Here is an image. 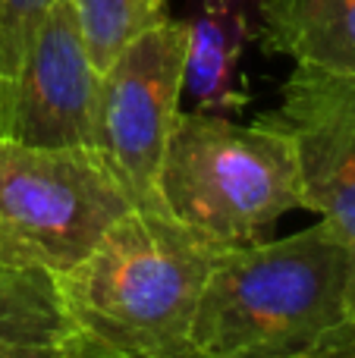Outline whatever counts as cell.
Masks as SVG:
<instances>
[{
	"label": "cell",
	"instance_id": "obj_14",
	"mask_svg": "<svg viewBox=\"0 0 355 358\" xmlns=\"http://www.w3.org/2000/svg\"><path fill=\"white\" fill-rule=\"evenodd\" d=\"M161 358H208V355L195 352L192 346H182V349H176V352H167ZM296 358H355V327L343 330V334H340L337 340H331L327 346L314 349V352H308V355H296Z\"/></svg>",
	"mask_w": 355,
	"mask_h": 358
},
{
	"label": "cell",
	"instance_id": "obj_15",
	"mask_svg": "<svg viewBox=\"0 0 355 358\" xmlns=\"http://www.w3.org/2000/svg\"><path fill=\"white\" fill-rule=\"evenodd\" d=\"M142 3V10L148 13L151 19H164L167 16V10H164V0H138Z\"/></svg>",
	"mask_w": 355,
	"mask_h": 358
},
{
	"label": "cell",
	"instance_id": "obj_5",
	"mask_svg": "<svg viewBox=\"0 0 355 358\" xmlns=\"http://www.w3.org/2000/svg\"><path fill=\"white\" fill-rule=\"evenodd\" d=\"M186 60V22L164 16L138 31L98 79L94 148L142 208H161L157 173L173 120L182 110Z\"/></svg>",
	"mask_w": 355,
	"mask_h": 358
},
{
	"label": "cell",
	"instance_id": "obj_3",
	"mask_svg": "<svg viewBox=\"0 0 355 358\" xmlns=\"http://www.w3.org/2000/svg\"><path fill=\"white\" fill-rule=\"evenodd\" d=\"M157 201L189 229L224 245L261 239L302 208L293 145L270 123L180 110L157 173Z\"/></svg>",
	"mask_w": 355,
	"mask_h": 358
},
{
	"label": "cell",
	"instance_id": "obj_9",
	"mask_svg": "<svg viewBox=\"0 0 355 358\" xmlns=\"http://www.w3.org/2000/svg\"><path fill=\"white\" fill-rule=\"evenodd\" d=\"M258 35L296 66L355 76V0H261Z\"/></svg>",
	"mask_w": 355,
	"mask_h": 358
},
{
	"label": "cell",
	"instance_id": "obj_11",
	"mask_svg": "<svg viewBox=\"0 0 355 358\" xmlns=\"http://www.w3.org/2000/svg\"><path fill=\"white\" fill-rule=\"evenodd\" d=\"M73 10L98 73L110 66V60L138 31L161 22V19H151L138 0H73Z\"/></svg>",
	"mask_w": 355,
	"mask_h": 358
},
{
	"label": "cell",
	"instance_id": "obj_4",
	"mask_svg": "<svg viewBox=\"0 0 355 358\" xmlns=\"http://www.w3.org/2000/svg\"><path fill=\"white\" fill-rule=\"evenodd\" d=\"M132 208V192L94 145L38 148L0 138V233L57 277Z\"/></svg>",
	"mask_w": 355,
	"mask_h": 358
},
{
	"label": "cell",
	"instance_id": "obj_13",
	"mask_svg": "<svg viewBox=\"0 0 355 358\" xmlns=\"http://www.w3.org/2000/svg\"><path fill=\"white\" fill-rule=\"evenodd\" d=\"M0 358H119V355L79 336V340L66 343V346H0Z\"/></svg>",
	"mask_w": 355,
	"mask_h": 358
},
{
	"label": "cell",
	"instance_id": "obj_7",
	"mask_svg": "<svg viewBox=\"0 0 355 358\" xmlns=\"http://www.w3.org/2000/svg\"><path fill=\"white\" fill-rule=\"evenodd\" d=\"M98 79L73 0H54L22 69L0 92V138L38 148L94 145Z\"/></svg>",
	"mask_w": 355,
	"mask_h": 358
},
{
	"label": "cell",
	"instance_id": "obj_2",
	"mask_svg": "<svg viewBox=\"0 0 355 358\" xmlns=\"http://www.w3.org/2000/svg\"><path fill=\"white\" fill-rule=\"evenodd\" d=\"M224 248L164 208L138 204L60 277L75 330L119 358L189 346L195 305Z\"/></svg>",
	"mask_w": 355,
	"mask_h": 358
},
{
	"label": "cell",
	"instance_id": "obj_12",
	"mask_svg": "<svg viewBox=\"0 0 355 358\" xmlns=\"http://www.w3.org/2000/svg\"><path fill=\"white\" fill-rule=\"evenodd\" d=\"M54 0H0V92L16 79Z\"/></svg>",
	"mask_w": 355,
	"mask_h": 358
},
{
	"label": "cell",
	"instance_id": "obj_1",
	"mask_svg": "<svg viewBox=\"0 0 355 358\" xmlns=\"http://www.w3.org/2000/svg\"><path fill=\"white\" fill-rule=\"evenodd\" d=\"M352 261L331 220L226 245L195 305L189 346L208 358H296L355 327Z\"/></svg>",
	"mask_w": 355,
	"mask_h": 358
},
{
	"label": "cell",
	"instance_id": "obj_6",
	"mask_svg": "<svg viewBox=\"0 0 355 358\" xmlns=\"http://www.w3.org/2000/svg\"><path fill=\"white\" fill-rule=\"evenodd\" d=\"M264 123L293 145L302 208L337 227L349 248V317L355 324V76L296 66Z\"/></svg>",
	"mask_w": 355,
	"mask_h": 358
},
{
	"label": "cell",
	"instance_id": "obj_8",
	"mask_svg": "<svg viewBox=\"0 0 355 358\" xmlns=\"http://www.w3.org/2000/svg\"><path fill=\"white\" fill-rule=\"evenodd\" d=\"M261 0H186V94L192 110L239 113L249 104L242 54L258 35Z\"/></svg>",
	"mask_w": 355,
	"mask_h": 358
},
{
	"label": "cell",
	"instance_id": "obj_10",
	"mask_svg": "<svg viewBox=\"0 0 355 358\" xmlns=\"http://www.w3.org/2000/svg\"><path fill=\"white\" fill-rule=\"evenodd\" d=\"M79 336L60 277L0 233V346H66Z\"/></svg>",
	"mask_w": 355,
	"mask_h": 358
}]
</instances>
